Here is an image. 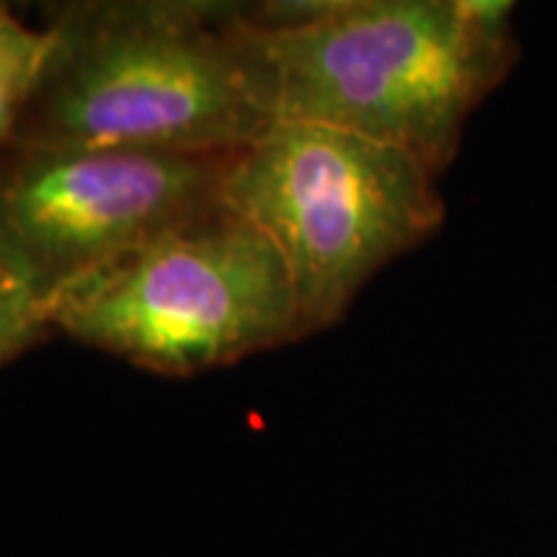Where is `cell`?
Here are the masks:
<instances>
[{
    "label": "cell",
    "instance_id": "3",
    "mask_svg": "<svg viewBox=\"0 0 557 557\" xmlns=\"http://www.w3.org/2000/svg\"><path fill=\"white\" fill-rule=\"evenodd\" d=\"M438 178L393 145L276 120L227 158L222 199L282 253L312 336L344 320L369 278L434 238L447 218Z\"/></svg>",
    "mask_w": 557,
    "mask_h": 557
},
{
    "label": "cell",
    "instance_id": "6",
    "mask_svg": "<svg viewBox=\"0 0 557 557\" xmlns=\"http://www.w3.org/2000/svg\"><path fill=\"white\" fill-rule=\"evenodd\" d=\"M52 32L32 29L0 5V150L13 139L21 114L52 54Z\"/></svg>",
    "mask_w": 557,
    "mask_h": 557
},
{
    "label": "cell",
    "instance_id": "2",
    "mask_svg": "<svg viewBox=\"0 0 557 557\" xmlns=\"http://www.w3.org/2000/svg\"><path fill=\"white\" fill-rule=\"evenodd\" d=\"M276 120L393 145L444 176L465 127L519 58L506 0H318L256 5Z\"/></svg>",
    "mask_w": 557,
    "mask_h": 557
},
{
    "label": "cell",
    "instance_id": "7",
    "mask_svg": "<svg viewBox=\"0 0 557 557\" xmlns=\"http://www.w3.org/2000/svg\"><path fill=\"white\" fill-rule=\"evenodd\" d=\"M50 333H54L50 310L0 267V367L29 351Z\"/></svg>",
    "mask_w": 557,
    "mask_h": 557
},
{
    "label": "cell",
    "instance_id": "5",
    "mask_svg": "<svg viewBox=\"0 0 557 557\" xmlns=\"http://www.w3.org/2000/svg\"><path fill=\"white\" fill-rule=\"evenodd\" d=\"M230 156L9 143L0 267L50 310L73 289L222 201Z\"/></svg>",
    "mask_w": 557,
    "mask_h": 557
},
{
    "label": "cell",
    "instance_id": "1",
    "mask_svg": "<svg viewBox=\"0 0 557 557\" xmlns=\"http://www.w3.org/2000/svg\"><path fill=\"white\" fill-rule=\"evenodd\" d=\"M47 29L52 54L11 143L233 156L276 122L256 5L88 0Z\"/></svg>",
    "mask_w": 557,
    "mask_h": 557
},
{
    "label": "cell",
    "instance_id": "4",
    "mask_svg": "<svg viewBox=\"0 0 557 557\" xmlns=\"http://www.w3.org/2000/svg\"><path fill=\"white\" fill-rule=\"evenodd\" d=\"M52 329L169 377L308 338L282 253L225 199L62 297Z\"/></svg>",
    "mask_w": 557,
    "mask_h": 557
}]
</instances>
